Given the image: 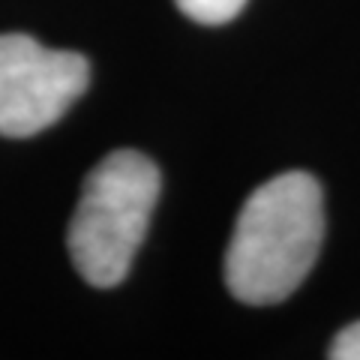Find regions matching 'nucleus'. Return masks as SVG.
<instances>
[{
  "label": "nucleus",
  "mask_w": 360,
  "mask_h": 360,
  "mask_svg": "<svg viewBox=\"0 0 360 360\" xmlns=\"http://www.w3.org/2000/svg\"><path fill=\"white\" fill-rule=\"evenodd\" d=\"M324 238L321 186L285 172L246 198L225 252V283L243 303H279L309 276Z\"/></svg>",
  "instance_id": "f257e3e1"
},
{
  "label": "nucleus",
  "mask_w": 360,
  "mask_h": 360,
  "mask_svg": "<svg viewBox=\"0 0 360 360\" xmlns=\"http://www.w3.org/2000/svg\"><path fill=\"white\" fill-rule=\"evenodd\" d=\"M90 63L45 49L27 33H0V135L30 139L58 123L87 90Z\"/></svg>",
  "instance_id": "7ed1b4c3"
},
{
  "label": "nucleus",
  "mask_w": 360,
  "mask_h": 360,
  "mask_svg": "<svg viewBox=\"0 0 360 360\" xmlns=\"http://www.w3.org/2000/svg\"><path fill=\"white\" fill-rule=\"evenodd\" d=\"M160 168L139 150H115L87 174L70 222V258L90 285L123 283L160 198Z\"/></svg>",
  "instance_id": "f03ea898"
},
{
  "label": "nucleus",
  "mask_w": 360,
  "mask_h": 360,
  "mask_svg": "<svg viewBox=\"0 0 360 360\" xmlns=\"http://www.w3.org/2000/svg\"><path fill=\"white\" fill-rule=\"evenodd\" d=\"M174 4L198 25H225L246 6V0H174Z\"/></svg>",
  "instance_id": "20e7f679"
},
{
  "label": "nucleus",
  "mask_w": 360,
  "mask_h": 360,
  "mask_svg": "<svg viewBox=\"0 0 360 360\" xmlns=\"http://www.w3.org/2000/svg\"><path fill=\"white\" fill-rule=\"evenodd\" d=\"M328 357H333V360H360V321L348 324L345 330L336 333Z\"/></svg>",
  "instance_id": "39448f33"
}]
</instances>
